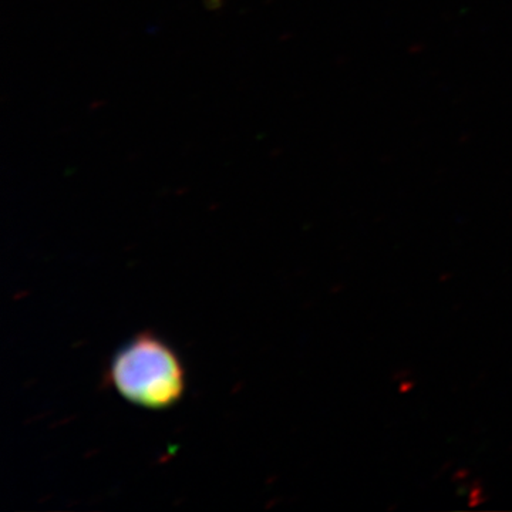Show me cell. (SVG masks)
Returning <instances> with one entry per match:
<instances>
[{
    "mask_svg": "<svg viewBox=\"0 0 512 512\" xmlns=\"http://www.w3.org/2000/svg\"><path fill=\"white\" fill-rule=\"evenodd\" d=\"M109 377L127 402L150 410L170 409L185 389L180 359L151 332L140 333L116 353Z\"/></svg>",
    "mask_w": 512,
    "mask_h": 512,
    "instance_id": "cell-1",
    "label": "cell"
}]
</instances>
